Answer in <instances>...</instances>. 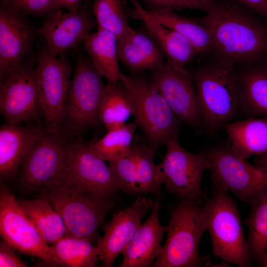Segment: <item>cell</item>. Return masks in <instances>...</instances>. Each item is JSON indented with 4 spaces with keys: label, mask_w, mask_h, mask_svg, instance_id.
Here are the masks:
<instances>
[{
    "label": "cell",
    "mask_w": 267,
    "mask_h": 267,
    "mask_svg": "<svg viewBox=\"0 0 267 267\" xmlns=\"http://www.w3.org/2000/svg\"><path fill=\"white\" fill-rule=\"evenodd\" d=\"M222 129L229 149L237 156L246 160L267 154V117L233 121Z\"/></svg>",
    "instance_id": "obj_23"
},
{
    "label": "cell",
    "mask_w": 267,
    "mask_h": 267,
    "mask_svg": "<svg viewBox=\"0 0 267 267\" xmlns=\"http://www.w3.org/2000/svg\"><path fill=\"white\" fill-rule=\"evenodd\" d=\"M149 79L162 95L177 118L196 130L202 129L192 74L177 68L166 60L164 66L150 71Z\"/></svg>",
    "instance_id": "obj_16"
},
{
    "label": "cell",
    "mask_w": 267,
    "mask_h": 267,
    "mask_svg": "<svg viewBox=\"0 0 267 267\" xmlns=\"http://www.w3.org/2000/svg\"><path fill=\"white\" fill-rule=\"evenodd\" d=\"M89 58L78 57L71 80L62 133L79 136L100 121L99 111L106 85Z\"/></svg>",
    "instance_id": "obj_7"
},
{
    "label": "cell",
    "mask_w": 267,
    "mask_h": 267,
    "mask_svg": "<svg viewBox=\"0 0 267 267\" xmlns=\"http://www.w3.org/2000/svg\"><path fill=\"white\" fill-rule=\"evenodd\" d=\"M183 9L188 8L206 11L215 0H180Z\"/></svg>",
    "instance_id": "obj_38"
},
{
    "label": "cell",
    "mask_w": 267,
    "mask_h": 267,
    "mask_svg": "<svg viewBox=\"0 0 267 267\" xmlns=\"http://www.w3.org/2000/svg\"><path fill=\"white\" fill-rule=\"evenodd\" d=\"M251 207L246 241L253 262L262 265L267 252V192Z\"/></svg>",
    "instance_id": "obj_33"
},
{
    "label": "cell",
    "mask_w": 267,
    "mask_h": 267,
    "mask_svg": "<svg viewBox=\"0 0 267 267\" xmlns=\"http://www.w3.org/2000/svg\"><path fill=\"white\" fill-rule=\"evenodd\" d=\"M140 20L145 31L154 40L167 60L175 67L183 68L198 56L194 47L181 34L157 21L147 18Z\"/></svg>",
    "instance_id": "obj_27"
},
{
    "label": "cell",
    "mask_w": 267,
    "mask_h": 267,
    "mask_svg": "<svg viewBox=\"0 0 267 267\" xmlns=\"http://www.w3.org/2000/svg\"><path fill=\"white\" fill-rule=\"evenodd\" d=\"M192 72L202 128L214 131L242 114L236 66L209 56Z\"/></svg>",
    "instance_id": "obj_2"
},
{
    "label": "cell",
    "mask_w": 267,
    "mask_h": 267,
    "mask_svg": "<svg viewBox=\"0 0 267 267\" xmlns=\"http://www.w3.org/2000/svg\"><path fill=\"white\" fill-rule=\"evenodd\" d=\"M164 145L165 153L157 166L165 189L180 200L202 202L206 195L201 187V181L204 172L211 167L205 152L191 153L182 147L176 138Z\"/></svg>",
    "instance_id": "obj_11"
},
{
    "label": "cell",
    "mask_w": 267,
    "mask_h": 267,
    "mask_svg": "<svg viewBox=\"0 0 267 267\" xmlns=\"http://www.w3.org/2000/svg\"><path fill=\"white\" fill-rule=\"evenodd\" d=\"M0 234L3 240L21 254L39 258L52 266H61L50 246L22 211L15 196L1 183Z\"/></svg>",
    "instance_id": "obj_12"
},
{
    "label": "cell",
    "mask_w": 267,
    "mask_h": 267,
    "mask_svg": "<svg viewBox=\"0 0 267 267\" xmlns=\"http://www.w3.org/2000/svg\"><path fill=\"white\" fill-rule=\"evenodd\" d=\"M242 93V114L267 117V62L236 66Z\"/></svg>",
    "instance_id": "obj_25"
},
{
    "label": "cell",
    "mask_w": 267,
    "mask_h": 267,
    "mask_svg": "<svg viewBox=\"0 0 267 267\" xmlns=\"http://www.w3.org/2000/svg\"><path fill=\"white\" fill-rule=\"evenodd\" d=\"M205 153L211 164L213 188L233 193L250 207L267 192V171L235 155L227 143Z\"/></svg>",
    "instance_id": "obj_8"
},
{
    "label": "cell",
    "mask_w": 267,
    "mask_h": 267,
    "mask_svg": "<svg viewBox=\"0 0 267 267\" xmlns=\"http://www.w3.org/2000/svg\"><path fill=\"white\" fill-rule=\"evenodd\" d=\"M84 48L93 66L108 81L120 80L122 72L119 65L118 40L109 31L97 28L84 40Z\"/></svg>",
    "instance_id": "obj_26"
},
{
    "label": "cell",
    "mask_w": 267,
    "mask_h": 267,
    "mask_svg": "<svg viewBox=\"0 0 267 267\" xmlns=\"http://www.w3.org/2000/svg\"><path fill=\"white\" fill-rule=\"evenodd\" d=\"M25 15L0 4V82L21 64L31 49L35 33Z\"/></svg>",
    "instance_id": "obj_19"
},
{
    "label": "cell",
    "mask_w": 267,
    "mask_h": 267,
    "mask_svg": "<svg viewBox=\"0 0 267 267\" xmlns=\"http://www.w3.org/2000/svg\"><path fill=\"white\" fill-rule=\"evenodd\" d=\"M148 7V10L171 9L174 10L183 9L180 0H139Z\"/></svg>",
    "instance_id": "obj_37"
},
{
    "label": "cell",
    "mask_w": 267,
    "mask_h": 267,
    "mask_svg": "<svg viewBox=\"0 0 267 267\" xmlns=\"http://www.w3.org/2000/svg\"><path fill=\"white\" fill-rule=\"evenodd\" d=\"M92 11L97 28L106 30L113 34L118 42H126L133 35L129 23L125 6L122 0H94Z\"/></svg>",
    "instance_id": "obj_30"
},
{
    "label": "cell",
    "mask_w": 267,
    "mask_h": 267,
    "mask_svg": "<svg viewBox=\"0 0 267 267\" xmlns=\"http://www.w3.org/2000/svg\"><path fill=\"white\" fill-rule=\"evenodd\" d=\"M63 134L45 130L25 156L19 168V181L28 191L54 184L63 179L71 141Z\"/></svg>",
    "instance_id": "obj_10"
},
{
    "label": "cell",
    "mask_w": 267,
    "mask_h": 267,
    "mask_svg": "<svg viewBox=\"0 0 267 267\" xmlns=\"http://www.w3.org/2000/svg\"><path fill=\"white\" fill-rule=\"evenodd\" d=\"M120 81L131 99L134 121L154 154L169 140L178 139L181 122L144 72L130 76L122 73Z\"/></svg>",
    "instance_id": "obj_3"
},
{
    "label": "cell",
    "mask_w": 267,
    "mask_h": 267,
    "mask_svg": "<svg viewBox=\"0 0 267 267\" xmlns=\"http://www.w3.org/2000/svg\"><path fill=\"white\" fill-rule=\"evenodd\" d=\"M254 165L262 170L267 171V154L256 158Z\"/></svg>",
    "instance_id": "obj_40"
},
{
    "label": "cell",
    "mask_w": 267,
    "mask_h": 267,
    "mask_svg": "<svg viewBox=\"0 0 267 267\" xmlns=\"http://www.w3.org/2000/svg\"><path fill=\"white\" fill-rule=\"evenodd\" d=\"M38 126L23 128L6 123L0 128V175L9 179L17 175L27 153L44 132Z\"/></svg>",
    "instance_id": "obj_22"
},
{
    "label": "cell",
    "mask_w": 267,
    "mask_h": 267,
    "mask_svg": "<svg viewBox=\"0 0 267 267\" xmlns=\"http://www.w3.org/2000/svg\"><path fill=\"white\" fill-rule=\"evenodd\" d=\"M129 0L133 7H125L128 15L132 19L147 18L157 21L183 36L194 47L198 56L205 58L211 55L213 49L211 34L196 20L180 16L171 9H145L138 0Z\"/></svg>",
    "instance_id": "obj_20"
},
{
    "label": "cell",
    "mask_w": 267,
    "mask_h": 267,
    "mask_svg": "<svg viewBox=\"0 0 267 267\" xmlns=\"http://www.w3.org/2000/svg\"><path fill=\"white\" fill-rule=\"evenodd\" d=\"M96 25L89 8L82 4L68 12L61 9L50 12L38 32L45 39L46 47L51 55L63 56L68 49H76L79 43L84 41Z\"/></svg>",
    "instance_id": "obj_17"
},
{
    "label": "cell",
    "mask_w": 267,
    "mask_h": 267,
    "mask_svg": "<svg viewBox=\"0 0 267 267\" xmlns=\"http://www.w3.org/2000/svg\"><path fill=\"white\" fill-rule=\"evenodd\" d=\"M63 179L98 198L111 199L120 189L109 166L80 138L71 142Z\"/></svg>",
    "instance_id": "obj_13"
},
{
    "label": "cell",
    "mask_w": 267,
    "mask_h": 267,
    "mask_svg": "<svg viewBox=\"0 0 267 267\" xmlns=\"http://www.w3.org/2000/svg\"><path fill=\"white\" fill-rule=\"evenodd\" d=\"M35 71L45 130L52 134L62 133L71 65L63 56L51 55L45 46L38 53Z\"/></svg>",
    "instance_id": "obj_9"
},
{
    "label": "cell",
    "mask_w": 267,
    "mask_h": 267,
    "mask_svg": "<svg viewBox=\"0 0 267 267\" xmlns=\"http://www.w3.org/2000/svg\"><path fill=\"white\" fill-rule=\"evenodd\" d=\"M202 202L180 200L170 212L167 239L153 267L201 266L206 258L200 257L198 247L207 224Z\"/></svg>",
    "instance_id": "obj_4"
},
{
    "label": "cell",
    "mask_w": 267,
    "mask_h": 267,
    "mask_svg": "<svg viewBox=\"0 0 267 267\" xmlns=\"http://www.w3.org/2000/svg\"><path fill=\"white\" fill-rule=\"evenodd\" d=\"M0 109L7 123L19 125L42 114L35 68L22 61L0 85Z\"/></svg>",
    "instance_id": "obj_15"
},
{
    "label": "cell",
    "mask_w": 267,
    "mask_h": 267,
    "mask_svg": "<svg viewBox=\"0 0 267 267\" xmlns=\"http://www.w3.org/2000/svg\"><path fill=\"white\" fill-rule=\"evenodd\" d=\"M212 243V253L222 261L248 267L253 261L244 235L237 206L229 192L213 188L202 205Z\"/></svg>",
    "instance_id": "obj_5"
},
{
    "label": "cell",
    "mask_w": 267,
    "mask_h": 267,
    "mask_svg": "<svg viewBox=\"0 0 267 267\" xmlns=\"http://www.w3.org/2000/svg\"><path fill=\"white\" fill-rule=\"evenodd\" d=\"M55 1L58 9L66 8L69 10L78 7L82 4L89 8L91 3L89 0H55Z\"/></svg>",
    "instance_id": "obj_39"
},
{
    "label": "cell",
    "mask_w": 267,
    "mask_h": 267,
    "mask_svg": "<svg viewBox=\"0 0 267 267\" xmlns=\"http://www.w3.org/2000/svg\"><path fill=\"white\" fill-rule=\"evenodd\" d=\"M133 114L131 99L121 81H108L99 111L107 132L124 125Z\"/></svg>",
    "instance_id": "obj_29"
},
{
    "label": "cell",
    "mask_w": 267,
    "mask_h": 267,
    "mask_svg": "<svg viewBox=\"0 0 267 267\" xmlns=\"http://www.w3.org/2000/svg\"><path fill=\"white\" fill-rule=\"evenodd\" d=\"M262 266L267 267V252L264 256Z\"/></svg>",
    "instance_id": "obj_41"
},
{
    "label": "cell",
    "mask_w": 267,
    "mask_h": 267,
    "mask_svg": "<svg viewBox=\"0 0 267 267\" xmlns=\"http://www.w3.org/2000/svg\"><path fill=\"white\" fill-rule=\"evenodd\" d=\"M50 248L61 266L92 267L99 260L97 246L79 237L65 236Z\"/></svg>",
    "instance_id": "obj_31"
},
{
    "label": "cell",
    "mask_w": 267,
    "mask_h": 267,
    "mask_svg": "<svg viewBox=\"0 0 267 267\" xmlns=\"http://www.w3.org/2000/svg\"><path fill=\"white\" fill-rule=\"evenodd\" d=\"M17 201L25 214L48 244H53L66 236L67 230L63 220L46 197Z\"/></svg>",
    "instance_id": "obj_28"
},
{
    "label": "cell",
    "mask_w": 267,
    "mask_h": 267,
    "mask_svg": "<svg viewBox=\"0 0 267 267\" xmlns=\"http://www.w3.org/2000/svg\"><path fill=\"white\" fill-rule=\"evenodd\" d=\"M138 127L134 121L109 131L101 138L88 143L89 149L104 161L109 162L130 151L134 133Z\"/></svg>",
    "instance_id": "obj_32"
},
{
    "label": "cell",
    "mask_w": 267,
    "mask_h": 267,
    "mask_svg": "<svg viewBox=\"0 0 267 267\" xmlns=\"http://www.w3.org/2000/svg\"><path fill=\"white\" fill-rule=\"evenodd\" d=\"M91 1V0H90Z\"/></svg>",
    "instance_id": "obj_42"
},
{
    "label": "cell",
    "mask_w": 267,
    "mask_h": 267,
    "mask_svg": "<svg viewBox=\"0 0 267 267\" xmlns=\"http://www.w3.org/2000/svg\"><path fill=\"white\" fill-rule=\"evenodd\" d=\"M152 199L141 195L128 207L114 214L103 228L104 235L97 242L99 260L109 267L133 237L143 217L150 209Z\"/></svg>",
    "instance_id": "obj_18"
},
{
    "label": "cell",
    "mask_w": 267,
    "mask_h": 267,
    "mask_svg": "<svg viewBox=\"0 0 267 267\" xmlns=\"http://www.w3.org/2000/svg\"><path fill=\"white\" fill-rule=\"evenodd\" d=\"M14 250L4 240L0 242V267H27L28 266L17 256Z\"/></svg>",
    "instance_id": "obj_35"
},
{
    "label": "cell",
    "mask_w": 267,
    "mask_h": 267,
    "mask_svg": "<svg viewBox=\"0 0 267 267\" xmlns=\"http://www.w3.org/2000/svg\"><path fill=\"white\" fill-rule=\"evenodd\" d=\"M1 4L25 15L48 13L58 9L55 0H1Z\"/></svg>",
    "instance_id": "obj_34"
},
{
    "label": "cell",
    "mask_w": 267,
    "mask_h": 267,
    "mask_svg": "<svg viewBox=\"0 0 267 267\" xmlns=\"http://www.w3.org/2000/svg\"><path fill=\"white\" fill-rule=\"evenodd\" d=\"M259 15L267 21V0H230Z\"/></svg>",
    "instance_id": "obj_36"
},
{
    "label": "cell",
    "mask_w": 267,
    "mask_h": 267,
    "mask_svg": "<svg viewBox=\"0 0 267 267\" xmlns=\"http://www.w3.org/2000/svg\"><path fill=\"white\" fill-rule=\"evenodd\" d=\"M119 60L131 75L162 68L165 55L154 40L145 31L134 30L131 38L118 42Z\"/></svg>",
    "instance_id": "obj_24"
},
{
    "label": "cell",
    "mask_w": 267,
    "mask_h": 267,
    "mask_svg": "<svg viewBox=\"0 0 267 267\" xmlns=\"http://www.w3.org/2000/svg\"><path fill=\"white\" fill-rule=\"evenodd\" d=\"M155 155L147 142L139 135H134L130 152L108 162L119 189L137 196L160 194L163 181L153 161Z\"/></svg>",
    "instance_id": "obj_14"
},
{
    "label": "cell",
    "mask_w": 267,
    "mask_h": 267,
    "mask_svg": "<svg viewBox=\"0 0 267 267\" xmlns=\"http://www.w3.org/2000/svg\"><path fill=\"white\" fill-rule=\"evenodd\" d=\"M149 218L140 224L131 241L122 251L123 260L119 267L151 266L161 255L163 236L167 226L159 220V204L152 200Z\"/></svg>",
    "instance_id": "obj_21"
},
{
    "label": "cell",
    "mask_w": 267,
    "mask_h": 267,
    "mask_svg": "<svg viewBox=\"0 0 267 267\" xmlns=\"http://www.w3.org/2000/svg\"><path fill=\"white\" fill-rule=\"evenodd\" d=\"M194 18L209 31L211 56L236 66L267 62V21L230 0H215Z\"/></svg>",
    "instance_id": "obj_1"
},
{
    "label": "cell",
    "mask_w": 267,
    "mask_h": 267,
    "mask_svg": "<svg viewBox=\"0 0 267 267\" xmlns=\"http://www.w3.org/2000/svg\"><path fill=\"white\" fill-rule=\"evenodd\" d=\"M45 187L44 197L63 220L66 236L97 242L100 227L112 206L110 199L94 197L63 179Z\"/></svg>",
    "instance_id": "obj_6"
}]
</instances>
